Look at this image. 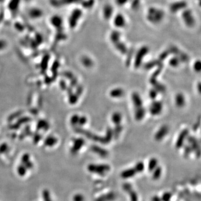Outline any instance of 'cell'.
I'll return each mask as SVG.
<instances>
[{
    "label": "cell",
    "instance_id": "cell-7",
    "mask_svg": "<svg viewBox=\"0 0 201 201\" xmlns=\"http://www.w3.org/2000/svg\"><path fill=\"white\" fill-rule=\"evenodd\" d=\"M91 150L95 153L97 154L99 156L103 158H106L109 155V151L103 149L101 147H99L97 145H93L91 147Z\"/></svg>",
    "mask_w": 201,
    "mask_h": 201
},
{
    "label": "cell",
    "instance_id": "cell-28",
    "mask_svg": "<svg viewBox=\"0 0 201 201\" xmlns=\"http://www.w3.org/2000/svg\"><path fill=\"white\" fill-rule=\"evenodd\" d=\"M82 62L86 67H91L93 65V62H92V61L88 58H83Z\"/></svg>",
    "mask_w": 201,
    "mask_h": 201
},
{
    "label": "cell",
    "instance_id": "cell-26",
    "mask_svg": "<svg viewBox=\"0 0 201 201\" xmlns=\"http://www.w3.org/2000/svg\"><path fill=\"white\" fill-rule=\"evenodd\" d=\"M192 151L193 150L190 145H185V147H184V157L185 158H187Z\"/></svg>",
    "mask_w": 201,
    "mask_h": 201
},
{
    "label": "cell",
    "instance_id": "cell-27",
    "mask_svg": "<svg viewBox=\"0 0 201 201\" xmlns=\"http://www.w3.org/2000/svg\"><path fill=\"white\" fill-rule=\"evenodd\" d=\"M158 91L155 88L151 89L149 92V97L150 99L152 100H154L157 98L158 95Z\"/></svg>",
    "mask_w": 201,
    "mask_h": 201
},
{
    "label": "cell",
    "instance_id": "cell-18",
    "mask_svg": "<svg viewBox=\"0 0 201 201\" xmlns=\"http://www.w3.org/2000/svg\"><path fill=\"white\" fill-rule=\"evenodd\" d=\"M158 166V161L156 158H153L150 159L148 163V170L150 172L153 171Z\"/></svg>",
    "mask_w": 201,
    "mask_h": 201
},
{
    "label": "cell",
    "instance_id": "cell-31",
    "mask_svg": "<svg viewBox=\"0 0 201 201\" xmlns=\"http://www.w3.org/2000/svg\"><path fill=\"white\" fill-rule=\"evenodd\" d=\"M194 68L196 72H199L200 71V70H201V63H200V61H197L195 63Z\"/></svg>",
    "mask_w": 201,
    "mask_h": 201
},
{
    "label": "cell",
    "instance_id": "cell-34",
    "mask_svg": "<svg viewBox=\"0 0 201 201\" xmlns=\"http://www.w3.org/2000/svg\"><path fill=\"white\" fill-rule=\"evenodd\" d=\"M199 125H200V121L199 120V121L197 123H195L193 126V130L194 131H196L198 129V128L199 127Z\"/></svg>",
    "mask_w": 201,
    "mask_h": 201
},
{
    "label": "cell",
    "instance_id": "cell-30",
    "mask_svg": "<svg viewBox=\"0 0 201 201\" xmlns=\"http://www.w3.org/2000/svg\"><path fill=\"white\" fill-rule=\"evenodd\" d=\"M6 41L3 39H0V50H4L7 47Z\"/></svg>",
    "mask_w": 201,
    "mask_h": 201
},
{
    "label": "cell",
    "instance_id": "cell-16",
    "mask_svg": "<svg viewBox=\"0 0 201 201\" xmlns=\"http://www.w3.org/2000/svg\"><path fill=\"white\" fill-rule=\"evenodd\" d=\"M43 12L40 9L38 8H33L31 9L29 11V15L33 19H39L43 15Z\"/></svg>",
    "mask_w": 201,
    "mask_h": 201
},
{
    "label": "cell",
    "instance_id": "cell-25",
    "mask_svg": "<svg viewBox=\"0 0 201 201\" xmlns=\"http://www.w3.org/2000/svg\"><path fill=\"white\" fill-rule=\"evenodd\" d=\"M43 198L44 201H52L51 197H50V193L47 189L44 190L43 192Z\"/></svg>",
    "mask_w": 201,
    "mask_h": 201
},
{
    "label": "cell",
    "instance_id": "cell-11",
    "mask_svg": "<svg viewBox=\"0 0 201 201\" xmlns=\"http://www.w3.org/2000/svg\"><path fill=\"white\" fill-rule=\"evenodd\" d=\"M145 113H146V110L143 106L135 109V118L137 121H140L144 118V117L145 116Z\"/></svg>",
    "mask_w": 201,
    "mask_h": 201
},
{
    "label": "cell",
    "instance_id": "cell-12",
    "mask_svg": "<svg viewBox=\"0 0 201 201\" xmlns=\"http://www.w3.org/2000/svg\"><path fill=\"white\" fill-rule=\"evenodd\" d=\"M125 95V91L123 88H116L112 89L109 92V95L113 98H120Z\"/></svg>",
    "mask_w": 201,
    "mask_h": 201
},
{
    "label": "cell",
    "instance_id": "cell-1",
    "mask_svg": "<svg viewBox=\"0 0 201 201\" xmlns=\"http://www.w3.org/2000/svg\"><path fill=\"white\" fill-rule=\"evenodd\" d=\"M88 170L92 173L100 176H105L110 171L111 167L109 165L106 164H91L88 166Z\"/></svg>",
    "mask_w": 201,
    "mask_h": 201
},
{
    "label": "cell",
    "instance_id": "cell-22",
    "mask_svg": "<svg viewBox=\"0 0 201 201\" xmlns=\"http://www.w3.org/2000/svg\"><path fill=\"white\" fill-rule=\"evenodd\" d=\"M19 3H20V0H11L9 7L10 8L11 10H17V8H19Z\"/></svg>",
    "mask_w": 201,
    "mask_h": 201
},
{
    "label": "cell",
    "instance_id": "cell-24",
    "mask_svg": "<svg viewBox=\"0 0 201 201\" xmlns=\"http://www.w3.org/2000/svg\"><path fill=\"white\" fill-rule=\"evenodd\" d=\"M172 194L170 192H165L161 198V201H171Z\"/></svg>",
    "mask_w": 201,
    "mask_h": 201
},
{
    "label": "cell",
    "instance_id": "cell-19",
    "mask_svg": "<svg viewBox=\"0 0 201 201\" xmlns=\"http://www.w3.org/2000/svg\"><path fill=\"white\" fill-rule=\"evenodd\" d=\"M123 127L121 124L115 125L114 129L113 130V136L115 139H117L119 137L121 133H122Z\"/></svg>",
    "mask_w": 201,
    "mask_h": 201
},
{
    "label": "cell",
    "instance_id": "cell-17",
    "mask_svg": "<svg viewBox=\"0 0 201 201\" xmlns=\"http://www.w3.org/2000/svg\"><path fill=\"white\" fill-rule=\"evenodd\" d=\"M122 119H123L122 115L119 112L113 113V115H112V117H111L112 121L115 125L121 124Z\"/></svg>",
    "mask_w": 201,
    "mask_h": 201
},
{
    "label": "cell",
    "instance_id": "cell-20",
    "mask_svg": "<svg viewBox=\"0 0 201 201\" xmlns=\"http://www.w3.org/2000/svg\"><path fill=\"white\" fill-rule=\"evenodd\" d=\"M139 54L137 55V58L135 60V68H139L140 67V65L141 64V61H142V59L144 57V55L146 54V52L145 50H141L140 51L139 53H138Z\"/></svg>",
    "mask_w": 201,
    "mask_h": 201
},
{
    "label": "cell",
    "instance_id": "cell-33",
    "mask_svg": "<svg viewBox=\"0 0 201 201\" xmlns=\"http://www.w3.org/2000/svg\"><path fill=\"white\" fill-rule=\"evenodd\" d=\"M78 121L81 125H84L87 123V119L85 118V117H82L80 119H79Z\"/></svg>",
    "mask_w": 201,
    "mask_h": 201
},
{
    "label": "cell",
    "instance_id": "cell-3",
    "mask_svg": "<svg viewBox=\"0 0 201 201\" xmlns=\"http://www.w3.org/2000/svg\"><path fill=\"white\" fill-rule=\"evenodd\" d=\"M123 189L129 195L130 201H138V196L136 191L133 189L131 184L129 183H124L123 184Z\"/></svg>",
    "mask_w": 201,
    "mask_h": 201
},
{
    "label": "cell",
    "instance_id": "cell-9",
    "mask_svg": "<svg viewBox=\"0 0 201 201\" xmlns=\"http://www.w3.org/2000/svg\"><path fill=\"white\" fill-rule=\"evenodd\" d=\"M133 105L135 109L143 106V101L140 95L137 92H133L131 95Z\"/></svg>",
    "mask_w": 201,
    "mask_h": 201
},
{
    "label": "cell",
    "instance_id": "cell-2",
    "mask_svg": "<svg viewBox=\"0 0 201 201\" xmlns=\"http://www.w3.org/2000/svg\"><path fill=\"white\" fill-rule=\"evenodd\" d=\"M187 139L189 145H191L192 150L196 154V155L197 158H199L201 155V149L197 139L193 136H188Z\"/></svg>",
    "mask_w": 201,
    "mask_h": 201
},
{
    "label": "cell",
    "instance_id": "cell-21",
    "mask_svg": "<svg viewBox=\"0 0 201 201\" xmlns=\"http://www.w3.org/2000/svg\"><path fill=\"white\" fill-rule=\"evenodd\" d=\"M152 172H153L152 178L154 180H158L160 178L162 174V168L161 167L158 166Z\"/></svg>",
    "mask_w": 201,
    "mask_h": 201
},
{
    "label": "cell",
    "instance_id": "cell-13",
    "mask_svg": "<svg viewBox=\"0 0 201 201\" xmlns=\"http://www.w3.org/2000/svg\"><path fill=\"white\" fill-rule=\"evenodd\" d=\"M175 104L178 107L182 108L183 107H184L185 105V99L184 95L181 93H178L177 95L175 96Z\"/></svg>",
    "mask_w": 201,
    "mask_h": 201
},
{
    "label": "cell",
    "instance_id": "cell-15",
    "mask_svg": "<svg viewBox=\"0 0 201 201\" xmlns=\"http://www.w3.org/2000/svg\"><path fill=\"white\" fill-rule=\"evenodd\" d=\"M113 136V130L110 127H107L106 130V135L103 137V144H108L112 140Z\"/></svg>",
    "mask_w": 201,
    "mask_h": 201
},
{
    "label": "cell",
    "instance_id": "cell-36",
    "mask_svg": "<svg viewBox=\"0 0 201 201\" xmlns=\"http://www.w3.org/2000/svg\"><path fill=\"white\" fill-rule=\"evenodd\" d=\"M198 86V91H199V92H201V84L199 83Z\"/></svg>",
    "mask_w": 201,
    "mask_h": 201
},
{
    "label": "cell",
    "instance_id": "cell-5",
    "mask_svg": "<svg viewBox=\"0 0 201 201\" xmlns=\"http://www.w3.org/2000/svg\"><path fill=\"white\" fill-rule=\"evenodd\" d=\"M169 127L167 125H163L160 127L157 133L155 134L154 139L157 141H160L163 140L165 137L167 136L169 133Z\"/></svg>",
    "mask_w": 201,
    "mask_h": 201
},
{
    "label": "cell",
    "instance_id": "cell-23",
    "mask_svg": "<svg viewBox=\"0 0 201 201\" xmlns=\"http://www.w3.org/2000/svg\"><path fill=\"white\" fill-rule=\"evenodd\" d=\"M137 171V173H141L143 172L144 169H145V165L143 162L142 161H139L138 162L137 164L133 167Z\"/></svg>",
    "mask_w": 201,
    "mask_h": 201
},
{
    "label": "cell",
    "instance_id": "cell-8",
    "mask_svg": "<svg viewBox=\"0 0 201 201\" xmlns=\"http://www.w3.org/2000/svg\"><path fill=\"white\" fill-rule=\"evenodd\" d=\"M116 198L115 193L110 192L106 194H102L97 198L95 201H113Z\"/></svg>",
    "mask_w": 201,
    "mask_h": 201
},
{
    "label": "cell",
    "instance_id": "cell-4",
    "mask_svg": "<svg viewBox=\"0 0 201 201\" xmlns=\"http://www.w3.org/2000/svg\"><path fill=\"white\" fill-rule=\"evenodd\" d=\"M163 109V103L160 101H154L150 105L149 111L153 116H157L161 113Z\"/></svg>",
    "mask_w": 201,
    "mask_h": 201
},
{
    "label": "cell",
    "instance_id": "cell-32",
    "mask_svg": "<svg viewBox=\"0 0 201 201\" xmlns=\"http://www.w3.org/2000/svg\"><path fill=\"white\" fill-rule=\"evenodd\" d=\"M169 63L172 67H177L179 64V61H178L177 59H173L170 61Z\"/></svg>",
    "mask_w": 201,
    "mask_h": 201
},
{
    "label": "cell",
    "instance_id": "cell-14",
    "mask_svg": "<svg viewBox=\"0 0 201 201\" xmlns=\"http://www.w3.org/2000/svg\"><path fill=\"white\" fill-rule=\"evenodd\" d=\"M150 83H151V85H153L154 88L158 92H162V93L165 92L166 91L165 87L161 83L158 82L157 79L150 80Z\"/></svg>",
    "mask_w": 201,
    "mask_h": 201
},
{
    "label": "cell",
    "instance_id": "cell-29",
    "mask_svg": "<svg viewBox=\"0 0 201 201\" xmlns=\"http://www.w3.org/2000/svg\"><path fill=\"white\" fill-rule=\"evenodd\" d=\"M73 201H84L85 197L82 194H76L73 198Z\"/></svg>",
    "mask_w": 201,
    "mask_h": 201
},
{
    "label": "cell",
    "instance_id": "cell-10",
    "mask_svg": "<svg viewBox=\"0 0 201 201\" xmlns=\"http://www.w3.org/2000/svg\"><path fill=\"white\" fill-rule=\"evenodd\" d=\"M137 172L134 168H131L123 171L121 173V177L123 179H129L135 176Z\"/></svg>",
    "mask_w": 201,
    "mask_h": 201
},
{
    "label": "cell",
    "instance_id": "cell-6",
    "mask_svg": "<svg viewBox=\"0 0 201 201\" xmlns=\"http://www.w3.org/2000/svg\"><path fill=\"white\" fill-rule=\"evenodd\" d=\"M189 135V130L188 129H184L180 133L179 137H178L175 147L177 149H181L184 144V141L187 139Z\"/></svg>",
    "mask_w": 201,
    "mask_h": 201
},
{
    "label": "cell",
    "instance_id": "cell-35",
    "mask_svg": "<svg viewBox=\"0 0 201 201\" xmlns=\"http://www.w3.org/2000/svg\"><path fill=\"white\" fill-rule=\"evenodd\" d=\"M152 201H161V198L159 197L158 196H154L152 198Z\"/></svg>",
    "mask_w": 201,
    "mask_h": 201
}]
</instances>
